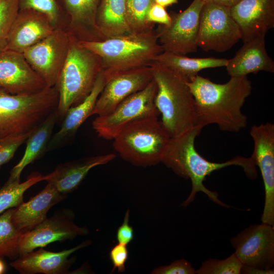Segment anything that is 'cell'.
Listing matches in <instances>:
<instances>
[{
	"instance_id": "obj_40",
	"label": "cell",
	"mask_w": 274,
	"mask_h": 274,
	"mask_svg": "<svg viewBox=\"0 0 274 274\" xmlns=\"http://www.w3.org/2000/svg\"><path fill=\"white\" fill-rule=\"evenodd\" d=\"M204 3H215L228 7H231L241 0H200Z\"/></svg>"
},
{
	"instance_id": "obj_23",
	"label": "cell",
	"mask_w": 274,
	"mask_h": 274,
	"mask_svg": "<svg viewBox=\"0 0 274 274\" xmlns=\"http://www.w3.org/2000/svg\"><path fill=\"white\" fill-rule=\"evenodd\" d=\"M115 157V154L110 153L60 164L45 176L44 181L53 185L59 193L65 195L76 189L92 168L106 164Z\"/></svg>"
},
{
	"instance_id": "obj_16",
	"label": "cell",
	"mask_w": 274,
	"mask_h": 274,
	"mask_svg": "<svg viewBox=\"0 0 274 274\" xmlns=\"http://www.w3.org/2000/svg\"><path fill=\"white\" fill-rule=\"evenodd\" d=\"M47 87L22 53L10 50L0 53V88L12 94H31Z\"/></svg>"
},
{
	"instance_id": "obj_8",
	"label": "cell",
	"mask_w": 274,
	"mask_h": 274,
	"mask_svg": "<svg viewBox=\"0 0 274 274\" xmlns=\"http://www.w3.org/2000/svg\"><path fill=\"white\" fill-rule=\"evenodd\" d=\"M157 85L154 79L143 89L125 98L109 113L97 116L92 127L98 135L113 140L129 123L148 116H158L155 104Z\"/></svg>"
},
{
	"instance_id": "obj_34",
	"label": "cell",
	"mask_w": 274,
	"mask_h": 274,
	"mask_svg": "<svg viewBox=\"0 0 274 274\" xmlns=\"http://www.w3.org/2000/svg\"><path fill=\"white\" fill-rule=\"evenodd\" d=\"M32 131L0 136V168L12 159L18 148L25 143Z\"/></svg>"
},
{
	"instance_id": "obj_26",
	"label": "cell",
	"mask_w": 274,
	"mask_h": 274,
	"mask_svg": "<svg viewBox=\"0 0 274 274\" xmlns=\"http://www.w3.org/2000/svg\"><path fill=\"white\" fill-rule=\"evenodd\" d=\"M96 23L105 40L132 32L128 22L125 0H100Z\"/></svg>"
},
{
	"instance_id": "obj_35",
	"label": "cell",
	"mask_w": 274,
	"mask_h": 274,
	"mask_svg": "<svg viewBox=\"0 0 274 274\" xmlns=\"http://www.w3.org/2000/svg\"><path fill=\"white\" fill-rule=\"evenodd\" d=\"M153 274H195L196 270L188 261L182 259L174 261L169 265L161 266L153 269Z\"/></svg>"
},
{
	"instance_id": "obj_1",
	"label": "cell",
	"mask_w": 274,
	"mask_h": 274,
	"mask_svg": "<svg viewBox=\"0 0 274 274\" xmlns=\"http://www.w3.org/2000/svg\"><path fill=\"white\" fill-rule=\"evenodd\" d=\"M187 83L194 98L198 126L202 129L215 124L222 131L234 132L246 127L247 117L241 109L252 90L247 76L230 77L227 82L218 84L198 75Z\"/></svg>"
},
{
	"instance_id": "obj_22",
	"label": "cell",
	"mask_w": 274,
	"mask_h": 274,
	"mask_svg": "<svg viewBox=\"0 0 274 274\" xmlns=\"http://www.w3.org/2000/svg\"><path fill=\"white\" fill-rule=\"evenodd\" d=\"M265 35L244 43L235 56L228 59L226 68L230 77L247 76L260 71L274 72V62L267 53Z\"/></svg>"
},
{
	"instance_id": "obj_21",
	"label": "cell",
	"mask_w": 274,
	"mask_h": 274,
	"mask_svg": "<svg viewBox=\"0 0 274 274\" xmlns=\"http://www.w3.org/2000/svg\"><path fill=\"white\" fill-rule=\"evenodd\" d=\"M65 197L48 183L37 195L14 208L13 224L22 234L28 231L44 221L48 211Z\"/></svg>"
},
{
	"instance_id": "obj_32",
	"label": "cell",
	"mask_w": 274,
	"mask_h": 274,
	"mask_svg": "<svg viewBox=\"0 0 274 274\" xmlns=\"http://www.w3.org/2000/svg\"><path fill=\"white\" fill-rule=\"evenodd\" d=\"M19 10L18 0H0V53L8 50L10 30Z\"/></svg>"
},
{
	"instance_id": "obj_24",
	"label": "cell",
	"mask_w": 274,
	"mask_h": 274,
	"mask_svg": "<svg viewBox=\"0 0 274 274\" xmlns=\"http://www.w3.org/2000/svg\"><path fill=\"white\" fill-rule=\"evenodd\" d=\"M105 83L106 77L103 70L99 74L90 93L81 102L67 110L59 130L51 136L47 149L58 147L64 141L75 135L85 121L93 115L97 99Z\"/></svg>"
},
{
	"instance_id": "obj_17",
	"label": "cell",
	"mask_w": 274,
	"mask_h": 274,
	"mask_svg": "<svg viewBox=\"0 0 274 274\" xmlns=\"http://www.w3.org/2000/svg\"><path fill=\"white\" fill-rule=\"evenodd\" d=\"M230 9L243 43L265 36L274 26V0H241Z\"/></svg>"
},
{
	"instance_id": "obj_6",
	"label": "cell",
	"mask_w": 274,
	"mask_h": 274,
	"mask_svg": "<svg viewBox=\"0 0 274 274\" xmlns=\"http://www.w3.org/2000/svg\"><path fill=\"white\" fill-rule=\"evenodd\" d=\"M170 139L158 116H148L123 128L113 139V146L123 159L146 167L161 162Z\"/></svg>"
},
{
	"instance_id": "obj_3",
	"label": "cell",
	"mask_w": 274,
	"mask_h": 274,
	"mask_svg": "<svg viewBox=\"0 0 274 274\" xmlns=\"http://www.w3.org/2000/svg\"><path fill=\"white\" fill-rule=\"evenodd\" d=\"M150 66L157 85L155 106L170 138L197 126L194 100L187 82L158 62Z\"/></svg>"
},
{
	"instance_id": "obj_29",
	"label": "cell",
	"mask_w": 274,
	"mask_h": 274,
	"mask_svg": "<svg viewBox=\"0 0 274 274\" xmlns=\"http://www.w3.org/2000/svg\"><path fill=\"white\" fill-rule=\"evenodd\" d=\"M15 208V207H14ZM10 208L0 216V258L18 257L17 247L22 234L15 227L12 221L14 208Z\"/></svg>"
},
{
	"instance_id": "obj_12",
	"label": "cell",
	"mask_w": 274,
	"mask_h": 274,
	"mask_svg": "<svg viewBox=\"0 0 274 274\" xmlns=\"http://www.w3.org/2000/svg\"><path fill=\"white\" fill-rule=\"evenodd\" d=\"M74 217L71 210L59 211L32 229L21 234L17 247L18 257L55 242L73 239L78 236L88 234V229L76 224Z\"/></svg>"
},
{
	"instance_id": "obj_37",
	"label": "cell",
	"mask_w": 274,
	"mask_h": 274,
	"mask_svg": "<svg viewBox=\"0 0 274 274\" xmlns=\"http://www.w3.org/2000/svg\"><path fill=\"white\" fill-rule=\"evenodd\" d=\"M147 21L153 24L168 25L171 21L170 15L165 7L154 3L149 10L147 15Z\"/></svg>"
},
{
	"instance_id": "obj_18",
	"label": "cell",
	"mask_w": 274,
	"mask_h": 274,
	"mask_svg": "<svg viewBox=\"0 0 274 274\" xmlns=\"http://www.w3.org/2000/svg\"><path fill=\"white\" fill-rule=\"evenodd\" d=\"M55 28L45 15L31 9H19L10 30L8 50L23 53Z\"/></svg>"
},
{
	"instance_id": "obj_2",
	"label": "cell",
	"mask_w": 274,
	"mask_h": 274,
	"mask_svg": "<svg viewBox=\"0 0 274 274\" xmlns=\"http://www.w3.org/2000/svg\"><path fill=\"white\" fill-rule=\"evenodd\" d=\"M201 129L197 126L179 136L170 138L161 162L177 175L191 181V192L182 203V206H188L194 200L196 193L202 192L214 203L223 207H230L219 199L217 192L206 187L203 181L206 177L215 170L234 165L242 167L249 178L255 179L257 177L256 166L251 157L237 156L221 163L206 159L196 151L194 145L195 138Z\"/></svg>"
},
{
	"instance_id": "obj_27",
	"label": "cell",
	"mask_w": 274,
	"mask_h": 274,
	"mask_svg": "<svg viewBox=\"0 0 274 274\" xmlns=\"http://www.w3.org/2000/svg\"><path fill=\"white\" fill-rule=\"evenodd\" d=\"M154 61L162 64L186 82H189L203 69L225 67L228 59L212 57L190 58L183 55L163 51L156 57Z\"/></svg>"
},
{
	"instance_id": "obj_28",
	"label": "cell",
	"mask_w": 274,
	"mask_h": 274,
	"mask_svg": "<svg viewBox=\"0 0 274 274\" xmlns=\"http://www.w3.org/2000/svg\"><path fill=\"white\" fill-rule=\"evenodd\" d=\"M44 180L45 176L35 173L22 183L7 181L0 188V215L22 202L24 192L33 185Z\"/></svg>"
},
{
	"instance_id": "obj_13",
	"label": "cell",
	"mask_w": 274,
	"mask_h": 274,
	"mask_svg": "<svg viewBox=\"0 0 274 274\" xmlns=\"http://www.w3.org/2000/svg\"><path fill=\"white\" fill-rule=\"evenodd\" d=\"M243 265L274 268V226L261 223L249 226L230 239Z\"/></svg>"
},
{
	"instance_id": "obj_11",
	"label": "cell",
	"mask_w": 274,
	"mask_h": 274,
	"mask_svg": "<svg viewBox=\"0 0 274 274\" xmlns=\"http://www.w3.org/2000/svg\"><path fill=\"white\" fill-rule=\"evenodd\" d=\"M71 36L56 28L48 37L23 52L26 60L47 87H55L65 61Z\"/></svg>"
},
{
	"instance_id": "obj_14",
	"label": "cell",
	"mask_w": 274,
	"mask_h": 274,
	"mask_svg": "<svg viewBox=\"0 0 274 274\" xmlns=\"http://www.w3.org/2000/svg\"><path fill=\"white\" fill-rule=\"evenodd\" d=\"M105 85L96 102L93 115H105L130 95L145 88L153 79L150 65L107 73Z\"/></svg>"
},
{
	"instance_id": "obj_7",
	"label": "cell",
	"mask_w": 274,
	"mask_h": 274,
	"mask_svg": "<svg viewBox=\"0 0 274 274\" xmlns=\"http://www.w3.org/2000/svg\"><path fill=\"white\" fill-rule=\"evenodd\" d=\"M55 87L31 94H12L0 88V136L30 132L56 110Z\"/></svg>"
},
{
	"instance_id": "obj_15",
	"label": "cell",
	"mask_w": 274,
	"mask_h": 274,
	"mask_svg": "<svg viewBox=\"0 0 274 274\" xmlns=\"http://www.w3.org/2000/svg\"><path fill=\"white\" fill-rule=\"evenodd\" d=\"M250 134L254 142L251 157L260 169L264 187L261 221L274 226V124L266 122L253 125Z\"/></svg>"
},
{
	"instance_id": "obj_5",
	"label": "cell",
	"mask_w": 274,
	"mask_h": 274,
	"mask_svg": "<svg viewBox=\"0 0 274 274\" xmlns=\"http://www.w3.org/2000/svg\"><path fill=\"white\" fill-rule=\"evenodd\" d=\"M79 42L101 58L104 70L107 73L150 65L163 52L154 29L100 41Z\"/></svg>"
},
{
	"instance_id": "obj_31",
	"label": "cell",
	"mask_w": 274,
	"mask_h": 274,
	"mask_svg": "<svg viewBox=\"0 0 274 274\" xmlns=\"http://www.w3.org/2000/svg\"><path fill=\"white\" fill-rule=\"evenodd\" d=\"M19 9H31L45 15L55 28L66 29L67 19L57 0H18Z\"/></svg>"
},
{
	"instance_id": "obj_20",
	"label": "cell",
	"mask_w": 274,
	"mask_h": 274,
	"mask_svg": "<svg viewBox=\"0 0 274 274\" xmlns=\"http://www.w3.org/2000/svg\"><path fill=\"white\" fill-rule=\"evenodd\" d=\"M100 0H62L67 19L65 29L78 41L105 40L97 27L96 18Z\"/></svg>"
},
{
	"instance_id": "obj_42",
	"label": "cell",
	"mask_w": 274,
	"mask_h": 274,
	"mask_svg": "<svg viewBox=\"0 0 274 274\" xmlns=\"http://www.w3.org/2000/svg\"><path fill=\"white\" fill-rule=\"evenodd\" d=\"M6 270V266L5 262L0 258V274H3L5 272Z\"/></svg>"
},
{
	"instance_id": "obj_33",
	"label": "cell",
	"mask_w": 274,
	"mask_h": 274,
	"mask_svg": "<svg viewBox=\"0 0 274 274\" xmlns=\"http://www.w3.org/2000/svg\"><path fill=\"white\" fill-rule=\"evenodd\" d=\"M243 264L234 253L220 260L209 259L196 270L197 274H240Z\"/></svg>"
},
{
	"instance_id": "obj_9",
	"label": "cell",
	"mask_w": 274,
	"mask_h": 274,
	"mask_svg": "<svg viewBox=\"0 0 274 274\" xmlns=\"http://www.w3.org/2000/svg\"><path fill=\"white\" fill-rule=\"evenodd\" d=\"M230 7L206 3L202 7L197 46L206 51L223 52L242 39L239 28L232 17Z\"/></svg>"
},
{
	"instance_id": "obj_39",
	"label": "cell",
	"mask_w": 274,
	"mask_h": 274,
	"mask_svg": "<svg viewBox=\"0 0 274 274\" xmlns=\"http://www.w3.org/2000/svg\"><path fill=\"white\" fill-rule=\"evenodd\" d=\"M241 273L244 274H273L274 268L269 269H261L243 265Z\"/></svg>"
},
{
	"instance_id": "obj_4",
	"label": "cell",
	"mask_w": 274,
	"mask_h": 274,
	"mask_svg": "<svg viewBox=\"0 0 274 274\" xmlns=\"http://www.w3.org/2000/svg\"><path fill=\"white\" fill-rule=\"evenodd\" d=\"M103 70L101 58L71 36L67 55L55 86L58 93V118L64 117L71 107L85 98Z\"/></svg>"
},
{
	"instance_id": "obj_30",
	"label": "cell",
	"mask_w": 274,
	"mask_h": 274,
	"mask_svg": "<svg viewBox=\"0 0 274 274\" xmlns=\"http://www.w3.org/2000/svg\"><path fill=\"white\" fill-rule=\"evenodd\" d=\"M128 24L132 32L154 29L155 24L147 21V15L154 0H125Z\"/></svg>"
},
{
	"instance_id": "obj_36",
	"label": "cell",
	"mask_w": 274,
	"mask_h": 274,
	"mask_svg": "<svg viewBox=\"0 0 274 274\" xmlns=\"http://www.w3.org/2000/svg\"><path fill=\"white\" fill-rule=\"evenodd\" d=\"M110 260L113 265L112 272L115 269L119 272L125 270V264L128 258V250L127 245L118 243L112 247L109 253Z\"/></svg>"
},
{
	"instance_id": "obj_38",
	"label": "cell",
	"mask_w": 274,
	"mask_h": 274,
	"mask_svg": "<svg viewBox=\"0 0 274 274\" xmlns=\"http://www.w3.org/2000/svg\"><path fill=\"white\" fill-rule=\"evenodd\" d=\"M129 210L125 213L123 222L117 229L116 238L119 243L127 245L133 239L134 232L132 226L129 224Z\"/></svg>"
},
{
	"instance_id": "obj_19",
	"label": "cell",
	"mask_w": 274,
	"mask_h": 274,
	"mask_svg": "<svg viewBox=\"0 0 274 274\" xmlns=\"http://www.w3.org/2000/svg\"><path fill=\"white\" fill-rule=\"evenodd\" d=\"M87 240L72 248L55 252L41 248L18 257L10 264L21 274H63L67 273L72 264L71 254L90 245Z\"/></svg>"
},
{
	"instance_id": "obj_10",
	"label": "cell",
	"mask_w": 274,
	"mask_h": 274,
	"mask_svg": "<svg viewBox=\"0 0 274 274\" xmlns=\"http://www.w3.org/2000/svg\"><path fill=\"white\" fill-rule=\"evenodd\" d=\"M204 3L193 0L183 11L172 13L168 25H158L155 30L164 52L185 55L196 51L199 16Z\"/></svg>"
},
{
	"instance_id": "obj_41",
	"label": "cell",
	"mask_w": 274,
	"mask_h": 274,
	"mask_svg": "<svg viewBox=\"0 0 274 274\" xmlns=\"http://www.w3.org/2000/svg\"><path fill=\"white\" fill-rule=\"evenodd\" d=\"M154 3L162 6L164 7H166L175 4H177L178 2V0H154Z\"/></svg>"
},
{
	"instance_id": "obj_25",
	"label": "cell",
	"mask_w": 274,
	"mask_h": 274,
	"mask_svg": "<svg viewBox=\"0 0 274 274\" xmlns=\"http://www.w3.org/2000/svg\"><path fill=\"white\" fill-rule=\"evenodd\" d=\"M58 119V115L55 110L31 131L25 142L26 145L24 154L12 169L8 181H20V175L25 167L40 157L47 149Z\"/></svg>"
}]
</instances>
